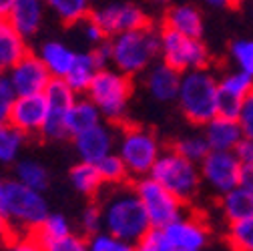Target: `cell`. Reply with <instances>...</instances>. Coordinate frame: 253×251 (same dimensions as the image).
Masks as SVG:
<instances>
[{"label":"cell","instance_id":"ee69618b","mask_svg":"<svg viewBox=\"0 0 253 251\" xmlns=\"http://www.w3.org/2000/svg\"><path fill=\"white\" fill-rule=\"evenodd\" d=\"M233 153L237 155V159L241 161V165H253V141L241 139V141L235 145Z\"/></svg>","mask_w":253,"mask_h":251},{"label":"cell","instance_id":"2e32d148","mask_svg":"<svg viewBox=\"0 0 253 251\" xmlns=\"http://www.w3.org/2000/svg\"><path fill=\"white\" fill-rule=\"evenodd\" d=\"M73 141H75V149L81 157V161H86V163H99L107 155L115 153L113 151L115 135L111 133V127H107L105 123L79 133L77 137H73Z\"/></svg>","mask_w":253,"mask_h":251},{"label":"cell","instance_id":"484cf974","mask_svg":"<svg viewBox=\"0 0 253 251\" xmlns=\"http://www.w3.org/2000/svg\"><path fill=\"white\" fill-rule=\"evenodd\" d=\"M97 71H101V69H99L97 62H94L90 50L77 52V60H75L71 73L65 77V81L69 83V86L79 95V92H86V88H88L92 77L97 75Z\"/></svg>","mask_w":253,"mask_h":251},{"label":"cell","instance_id":"60d3db41","mask_svg":"<svg viewBox=\"0 0 253 251\" xmlns=\"http://www.w3.org/2000/svg\"><path fill=\"white\" fill-rule=\"evenodd\" d=\"M237 123H239V127H241L243 137L249 139V141H253V88H251V92L245 97V101L241 105Z\"/></svg>","mask_w":253,"mask_h":251},{"label":"cell","instance_id":"9a60e30c","mask_svg":"<svg viewBox=\"0 0 253 251\" xmlns=\"http://www.w3.org/2000/svg\"><path fill=\"white\" fill-rule=\"evenodd\" d=\"M46 121V99L44 92L42 95H24V97H16L8 123L16 131H20L24 137H33L39 135L44 127Z\"/></svg>","mask_w":253,"mask_h":251},{"label":"cell","instance_id":"7402d4cb","mask_svg":"<svg viewBox=\"0 0 253 251\" xmlns=\"http://www.w3.org/2000/svg\"><path fill=\"white\" fill-rule=\"evenodd\" d=\"M28 54L26 39L10 24L8 18H0V71H8Z\"/></svg>","mask_w":253,"mask_h":251},{"label":"cell","instance_id":"5bb4252c","mask_svg":"<svg viewBox=\"0 0 253 251\" xmlns=\"http://www.w3.org/2000/svg\"><path fill=\"white\" fill-rule=\"evenodd\" d=\"M175 251H201L209 241V225L199 215H181L161 229Z\"/></svg>","mask_w":253,"mask_h":251},{"label":"cell","instance_id":"52a82bcc","mask_svg":"<svg viewBox=\"0 0 253 251\" xmlns=\"http://www.w3.org/2000/svg\"><path fill=\"white\" fill-rule=\"evenodd\" d=\"M117 155L123 159L126 171H129V177L141 179L151 173L155 161L159 159L161 145L153 131L139 127V125L123 123V133H121Z\"/></svg>","mask_w":253,"mask_h":251},{"label":"cell","instance_id":"83f0119b","mask_svg":"<svg viewBox=\"0 0 253 251\" xmlns=\"http://www.w3.org/2000/svg\"><path fill=\"white\" fill-rule=\"evenodd\" d=\"M44 4L65 24H77L90 14V0H44Z\"/></svg>","mask_w":253,"mask_h":251},{"label":"cell","instance_id":"836d02e7","mask_svg":"<svg viewBox=\"0 0 253 251\" xmlns=\"http://www.w3.org/2000/svg\"><path fill=\"white\" fill-rule=\"evenodd\" d=\"M88 251H135V245L129 241H123L107 231H97L86 237Z\"/></svg>","mask_w":253,"mask_h":251},{"label":"cell","instance_id":"74e56055","mask_svg":"<svg viewBox=\"0 0 253 251\" xmlns=\"http://www.w3.org/2000/svg\"><path fill=\"white\" fill-rule=\"evenodd\" d=\"M135 251H175L169 241L165 239L163 231L161 229H151L137 245H135Z\"/></svg>","mask_w":253,"mask_h":251},{"label":"cell","instance_id":"f546056e","mask_svg":"<svg viewBox=\"0 0 253 251\" xmlns=\"http://www.w3.org/2000/svg\"><path fill=\"white\" fill-rule=\"evenodd\" d=\"M24 135L16 131L10 123H0V165H10L22 149Z\"/></svg>","mask_w":253,"mask_h":251},{"label":"cell","instance_id":"8d00e7d4","mask_svg":"<svg viewBox=\"0 0 253 251\" xmlns=\"http://www.w3.org/2000/svg\"><path fill=\"white\" fill-rule=\"evenodd\" d=\"M231 56L237 62L241 73L253 77V41H235V42H231Z\"/></svg>","mask_w":253,"mask_h":251},{"label":"cell","instance_id":"f35d334b","mask_svg":"<svg viewBox=\"0 0 253 251\" xmlns=\"http://www.w3.org/2000/svg\"><path fill=\"white\" fill-rule=\"evenodd\" d=\"M81 225H83L86 237L103 229V215H101L99 203H90V205L83 211V215H81Z\"/></svg>","mask_w":253,"mask_h":251},{"label":"cell","instance_id":"4fadbf2b","mask_svg":"<svg viewBox=\"0 0 253 251\" xmlns=\"http://www.w3.org/2000/svg\"><path fill=\"white\" fill-rule=\"evenodd\" d=\"M8 83L12 84L16 97L24 95H42L48 83L52 81L50 73L42 65L39 54H24L14 67L8 69Z\"/></svg>","mask_w":253,"mask_h":251},{"label":"cell","instance_id":"3957f363","mask_svg":"<svg viewBox=\"0 0 253 251\" xmlns=\"http://www.w3.org/2000/svg\"><path fill=\"white\" fill-rule=\"evenodd\" d=\"M109 41L115 69L131 79L149 69L161 54V28H155L153 24L117 35Z\"/></svg>","mask_w":253,"mask_h":251},{"label":"cell","instance_id":"cb8c5ba5","mask_svg":"<svg viewBox=\"0 0 253 251\" xmlns=\"http://www.w3.org/2000/svg\"><path fill=\"white\" fill-rule=\"evenodd\" d=\"M219 203L229 223L253 217V193L243 189V187H235V189L223 193Z\"/></svg>","mask_w":253,"mask_h":251},{"label":"cell","instance_id":"d6a6232c","mask_svg":"<svg viewBox=\"0 0 253 251\" xmlns=\"http://www.w3.org/2000/svg\"><path fill=\"white\" fill-rule=\"evenodd\" d=\"M171 149H175L179 155H183L185 159L193 161V163H201L205 157L209 155L211 147L205 141V137H187V139H179L171 145Z\"/></svg>","mask_w":253,"mask_h":251},{"label":"cell","instance_id":"7dc6e473","mask_svg":"<svg viewBox=\"0 0 253 251\" xmlns=\"http://www.w3.org/2000/svg\"><path fill=\"white\" fill-rule=\"evenodd\" d=\"M0 239H6L8 241V227H6V221H4L2 215H0Z\"/></svg>","mask_w":253,"mask_h":251},{"label":"cell","instance_id":"f6af8a7d","mask_svg":"<svg viewBox=\"0 0 253 251\" xmlns=\"http://www.w3.org/2000/svg\"><path fill=\"white\" fill-rule=\"evenodd\" d=\"M239 187L253 193V165H241V177H239Z\"/></svg>","mask_w":253,"mask_h":251},{"label":"cell","instance_id":"ba28073f","mask_svg":"<svg viewBox=\"0 0 253 251\" xmlns=\"http://www.w3.org/2000/svg\"><path fill=\"white\" fill-rule=\"evenodd\" d=\"M161 56L165 65L181 75L187 71L209 69L211 62V54L201 39L183 37L165 26H161Z\"/></svg>","mask_w":253,"mask_h":251},{"label":"cell","instance_id":"7c38bea8","mask_svg":"<svg viewBox=\"0 0 253 251\" xmlns=\"http://www.w3.org/2000/svg\"><path fill=\"white\" fill-rule=\"evenodd\" d=\"M201 179H205L219 193H227L239 187L241 161L233 151H209L201 161Z\"/></svg>","mask_w":253,"mask_h":251},{"label":"cell","instance_id":"603a6c76","mask_svg":"<svg viewBox=\"0 0 253 251\" xmlns=\"http://www.w3.org/2000/svg\"><path fill=\"white\" fill-rule=\"evenodd\" d=\"M103 123V115L90 99H77L67 115V131L69 137H77L79 133L92 129Z\"/></svg>","mask_w":253,"mask_h":251},{"label":"cell","instance_id":"f907efd6","mask_svg":"<svg viewBox=\"0 0 253 251\" xmlns=\"http://www.w3.org/2000/svg\"><path fill=\"white\" fill-rule=\"evenodd\" d=\"M149 2H155V4H165V2H169V0H149Z\"/></svg>","mask_w":253,"mask_h":251},{"label":"cell","instance_id":"30bf717a","mask_svg":"<svg viewBox=\"0 0 253 251\" xmlns=\"http://www.w3.org/2000/svg\"><path fill=\"white\" fill-rule=\"evenodd\" d=\"M46 99V121L41 131L42 139L62 141L69 137L67 131V115L77 101V92L69 86L65 79H52L44 90Z\"/></svg>","mask_w":253,"mask_h":251},{"label":"cell","instance_id":"7a4b0ae2","mask_svg":"<svg viewBox=\"0 0 253 251\" xmlns=\"http://www.w3.org/2000/svg\"><path fill=\"white\" fill-rule=\"evenodd\" d=\"M0 215L8 227V239L18 235H33L41 221L48 215L46 199L18 179L0 177Z\"/></svg>","mask_w":253,"mask_h":251},{"label":"cell","instance_id":"277c9868","mask_svg":"<svg viewBox=\"0 0 253 251\" xmlns=\"http://www.w3.org/2000/svg\"><path fill=\"white\" fill-rule=\"evenodd\" d=\"M217 81L207 69L187 71L181 75L179 84V109L183 117L197 127L205 125L217 113Z\"/></svg>","mask_w":253,"mask_h":251},{"label":"cell","instance_id":"d4e9b609","mask_svg":"<svg viewBox=\"0 0 253 251\" xmlns=\"http://www.w3.org/2000/svg\"><path fill=\"white\" fill-rule=\"evenodd\" d=\"M71 183L79 193L86 197H99L105 187L97 163H86V161H81L71 169Z\"/></svg>","mask_w":253,"mask_h":251},{"label":"cell","instance_id":"44dd1931","mask_svg":"<svg viewBox=\"0 0 253 251\" xmlns=\"http://www.w3.org/2000/svg\"><path fill=\"white\" fill-rule=\"evenodd\" d=\"M39 58L42 60V65L46 67V71L50 73L52 79H65L75 65L77 52L71 46H67L65 42L48 41L41 46Z\"/></svg>","mask_w":253,"mask_h":251},{"label":"cell","instance_id":"ab89813d","mask_svg":"<svg viewBox=\"0 0 253 251\" xmlns=\"http://www.w3.org/2000/svg\"><path fill=\"white\" fill-rule=\"evenodd\" d=\"M14 99H16V92H14L12 84L8 83V79L2 75L0 77V123H8Z\"/></svg>","mask_w":253,"mask_h":251},{"label":"cell","instance_id":"8fae6325","mask_svg":"<svg viewBox=\"0 0 253 251\" xmlns=\"http://www.w3.org/2000/svg\"><path fill=\"white\" fill-rule=\"evenodd\" d=\"M88 16L101 26L107 39L151 24L149 16L133 2H113L97 10H90Z\"/></svg>","mask_w":253,"mask_h":251},{"label":"cell","instance_id":"1f68e13d","mask_svg":"<svg viewBox=\"0 0 253 251\" xmlns=\"http://www.w3.org/2000/svg\"><path fill=\"white\" fill-rule=\"evenodd\" d=\"M97 169H99L105 185H109V187L125 185L126 181H129V171H126L123 159L117 153H111V155L105 157V159H101L97 163Z\"/></svg>","mask_w":253,"mask_h":251},{"label":"cell","instance_id":"bcb514c9","mask_svg":"<svg viewBox=\"0 0 253 251\" xmlns=\"http://www.w3.org/2000/svg\"><path fill=\"white\" fill-rule=\"evenodd\" d=\"M12 6H14V0H0V18H8Z\"/></svg>","mask_w":253,"mask_h":251},{"label":"cell","instance_id":"5b68a950","mask_svg":"<svg viewBox=\"0 0 253 251\" xmlns=\"http://www.w3.org/2000/svg\"><path fill=\"white\" fill-rule=\"evenodd\" d=\"M133 95V79L119 73L117 69H101L92 77L86 99H90L101 111L103 119L115 125L125 123L126 107Z\"/></svg>","mask_w":253,"mask_h":251},{"label":"cell","instance_id":"6da1fadb","mask_svg":"<svg viewBox=\"0 0 253 251\" xmlns=\"http://www.w3.org/2000/svg\"><path fill=\"white\" fill-rule=\"evenodd\" d=\"M103 215V231L137 245L153 227L147 211L135 191V187L125 183L117 185L99 201Z\"/></svg>","mask_w":253,"mask_h":251},{"label":"cell","instance_id":"816d5d0a","mask_svg":"<svg viewBox=\"0 0 253 251\" xmlns=\"http://www.w3.org/2000/svg\"><path fill=\"white\" fill-rule=\"evenodd\" d=\"M0 77H2V71H0Z\"/></svg>","mask_w":253,"mask_h":251},{"label":"cell","instance_id":"4dcf8cb0","mask_svg":"<svg viewBox=\"0 0 253 251\" xmlns=\"http://www.w3.org/2000/svg\"><path fill=\"white\" fill-rule=\"evenodd\" d=\"M225 241L231 251H253V217L229 223Z\"/></svg>","mask_w":253,"mask_h":251},{"label":"cell","instance_id":"681fc988","mask_svg":"<svg viewBox=\"0 0 253 251\" xmlns=\"http://www.w3.org/2000/svg\"><path fill=\"white\" fill-rule=\"evenodd\" d=\"M245 2H249V0H229V6L237 10V8H241V6L245 4Z\"/></svg>","mask_w":253,"mask_h":251},{"label":"cell","instance_id":"b9f144b4","mask_svg":"<svg viewBox=\"0 0 253 251\" xmlns=\"http://www.w3.org/2000/svg\"><path fill=\"white\" fill-rule=\"evenodd\" d=\"M8 251H44L33 235H18L8 239Z\"/></svg>","mask_w":253,"mask_h":251},{"label":"cell","instance_id":"ffe728a7","mask_svg":"<svg viewBox=\"0 0 253 251\" xmlns=\"http://www.w3.org/2000/svg\"><path fill=\"white\" fill-rule=\"evenodd\" d=\"M205 141L209 143L211 151H233L235 145L241 141L243 133L239 123L233 119L213 117L205 125Z\"/></svg>","mask_w":253,"mask_h":251},{"label":"cell","instance_id":"7bdbcfd3","mask_svg":"<svg viewBox=\"0 0 253 251\" xmlns=\"http://www.w3.org/2000/svg\"><path fill=\"white\" fill-rule=\"evenodd\" d=\"M84 39L92 44V46H97V44H101L103 41H107V37H105V33H103V30H101V26L97 24V22H94L90 16H86L84 20Z\"/></svg>","mask_w":253,"mask_h":251},{"label":"cell","instance_id":"f1b7e54d","mask_svg":"<svg viewBox=\"0 0 253 251\" xmlns=\"http://www.w3.org/2000/svg\"><path fill=\"white\" fill-rule=\"evenodd\" d=\"M69 233H73L69 219L65 215H60V213H48L41 221V225L33 231V237L39 243H44V241H52V239H58V237H65Z\"/></svg>","mask_w":253,"mask_h":251},{"label":"cell","instance_id":"c3c4849f","mask_svg":"<svg viewBox=\"0 0 253 251\" xmlns=\"http://www.w3.org/2000/svg\"><path fill=\"white\" fill-rule=\"evenodd\" d=\"M207 4L211 6H217V8H223V6H229V0H205Z\"/></svg>","mask_w":253,"mask_h":251},{"label":"cell","instance_id":"e575fe53","mask_svg":"<svg viewBox=\"0 0 253 251\" xmlns=\"http://www.w3.org/2000/svg\"><path fill=\"white\" fill-rule=\"evenodd\" d=\"M243 101H245L243 97L233 95V92L221 88V86L217 84V113H215V117H223V119H233V121H237Z\"/></svg>","mask_w":253,"mask_h":251},{"label":"cell","instance_id":"d6986e66","mask_svg":"<svg viewBox=\"0 0 253 251\" xmlns=\"http://www.w3.org/2000/svg\"><path fill=\"white\" fill-rule=\"evenodd\" d=\"M163 26L175 30V33H179L183 37H189V39H201L203 37V16L191 4L171 6L165 12Z\"/></svg>","mask_w":253,"mask_h":251},{"label":"cell","instance_id":"ac0fdd59","mask_svg":"<svg viewBox=\"0 0 253 251\" xmlns=\"http://www.w3.org/2000/svg\"><path fill=\"white\" fill-rule=\"evenodd\" d=\"M44 18V0H14V6L8 14L10 24L28 39L39 33Z\"/></svg>","mask_w":253,"mask_h":251},{"label":"cell","instance_id":"e0dca14e","mask_svg":"<svg viewBox=\"0 0 253 251\" xmlns=\"http://www.w3.org/2000/svg\"><path fill=\"white\" fill-rule=\"evenodd\" d=\"M179 84H181V73H177L165 62L151 67L147 75V90L151 92L153 99L161 103H171L177 99Z\"/></svg>","mask_w":253,"mask_h":251},{"label":"cell","instance_id":"9c48e42d","mask_svg":"<svg viewBox=\"0 0 253 251\" xmlns=\"http://www.w3.org/2000/svg\"><path fill=\"white\" fill-rule=\"evenodd\" d=\"M133 187L147 211V217L153 229H165L169 223H173L175 219L183 215L185 203L177 199L173 193H169L161 183H157L149 175L137 179Z\"/></svg>","mask_w":253,"mask_h":251},{"label":"cell","instance_id":"d590c367","mask_svg":"<svg viewBox=\"0 0 253 251\" xmlns=\"http://www.w3.org/2000/svg\"><path fill=\"white\" fill-rule=\"evenodd\" d=\"M41 245L44 251H88L86 237L77 235V233H69L65 237H58L52 241H44Z\"/></svg>","mask_w":253,"mask_h":251},{"label":"cell","instance_id":"8992f818","mask_svg":"<svg viewBox=\"0 0 253 251\" xmlns=\"http://www.w3.org/2000/svg\"><path fill=\"white\" fill-rule=\"evenodd\" d=\"M149 177L155 179L157 183H161L169 193H173L183 203H189L197 195L201 183V173L197 169V163L185 159L183 155H179L171 147L161 151Z\"/></svg>","mask_w":253,"mask_h":251},{"label":"cell","instance_id":"4316f807","mask_svg":"<svg viewBox=\"0 0 253 251\" xmlns=\"http://www.w3.org/2000/svg\"><path fill=\"white\" fill-rule=\"evenodd\" d=\"M14 179H18L26 187H30V189H35V191H41V193L46 189L48 183H50L48 171L39 161H33V159H24V161L16 163Z\"/></svg>","mask_w":253,"mask_h":251}]
</instances>
